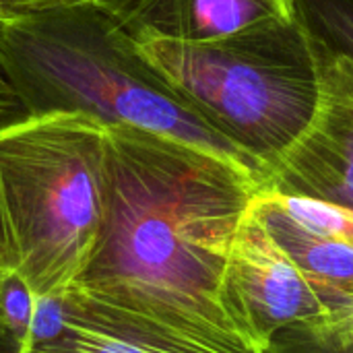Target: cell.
Listing matches in <instances>:
<instances>
[{"instance_id":"6da1fadb","label":"cell","mask_w":353,"mask_h":353,"mask_svg":"<svg viewBox=\"0 0 353 353\" xmlns=\"http://www.w3.org/2000/svg\"><path fill=\"white\" fill-rule=\"evenodd\" d=\"M105 228L68 292L170 329L248 345L225 310L223 275L259 178L130 126H105Z\"/></svg>"},{"instance_id":"7a4b0ae2","label":"cell","mask_w":353,"mask_h":353,"mask_svg":"<svg viewBox=\"0 0 353 353\" xmlns=\"http://www.w3.org/2000/svg\"><path fill=\"white\" fill-rule=\"evenodd\" d=\"M0 66L29 116L83 114L263 168L192 110L93 2L0 23Z\"/></svg>"},{"instance_id":"3957f363","label":"cell","mask_w":353,"mask_h":353,"mask_svg":"<svg viewBox=\"0 0 353 353\" xmlns=\"http://www.w3.org/2000/svg\"><path fill=\"white\" fill-rule=\"evenodd\" d=\"M108 219L105 126L83 114L27 116L0 130V244L35 298L66 294Z\"/></svg>"},{"instance_id":"277c9868","label":"cell","mask_w":353,"mask_h":353,"mask_svg":"<svg viewBox=\"0 0 353 353\" xmlns=\"http://www.w3.org/2000/svg\"><path fill=\"white\" fill-rule=\"evenodd\" d=\"M139 50L192 110L263 168L265 178L319 105V56L296 19L213 43L157 39Z\"/></svg>"},{"instance_id":"5b68a950","label":"cell","mask_w":353,"mask_h":353,"mask_svg":"<svg viewBox=\"0 0 353 353\" xmlns=\"http://www.w3.org/2000/svg\"><path fill=\"white\" fill-rule=\"evenodd\" d=\"M223 304L244 341L263 353L275 335L327 321L352 302L310 283L248 205L230 248Z\"/></svg>"},{"instance_id":"8992f818","label":"cell","mask_w":353,"mask_h":353,"mask_svg":"<svg viewBox=\"0 0 353 353\" xmlns=\"http://www.w3.org/2000/svg\"><path fill=\"white\" fill-rule=\"evenodd\" d=\"M316 56L321 64L316 112L269 170L261 188L353 211V68L339 58L319 52Z\"/></svg>"},{"instance_id":"52a82bcc","label":"cell","mask_w":353,"mask_h":353,"mask_svg":"<svg viewBox=\"0 0 353 353\" xmlns=\"http://www.w3.org/2000/svg\"><path fill=\"white\" fill-rule=\"evenodd\" d=\"M137 46L213 43L254 27L296 19L294 0H93Z\"/></svg>"},{"instance_id":"ba28073f","label":"cell","mask_w":353,"mask_h":353,"mask_svg":"<svg viewBox=\"0 0 353 353\" xmlns=\"http://www.w3.org/2000/svg\"><path fill=\"white\" fill-rule=\"evenodd\" d=\"M64 304L60 331L50 341L27 347V353H259L244 343L137 319L77 292H66Z\"/></svg>"},{"instance_id":"9c48e42d","label":"cell","mask_w":353,"mask_h":353,"mask_svg":"<svg viewBox=\"0 0 353 353\" xmlns=\"http://www.w3.org/2000/svg\"><path fill=\"white\" fill-rule=\"evenodd\" d=\"M250 211L298 267V271L321 292L353 302V244L325 236L308 234L273 211L259 194L250 201Z\"/></svg>"},{"instance_id":"30bf717a","label":"cell","mask_w":353,"mask_h":353,"mask_svg":"<svg viewBox=\"0 0 353 353\" xmlns=\"http://www.w3.org/2000/svg\"><path fill=\"white\" fill-rule=\"evenodd\" d=\"M294 10L319 54L353 68V0H294Z\"/></svg>"},{"instance_id":"8fae6325","label":"cell","mask_w":353,"mask_h":353,"mask_svg":"<svg viewBox=\"0 0 353 353\" xmlns=\"http://www.w3.org/2000/svg\"><path fill=\"white\" fill-rule=\"evenodd\" d=\"M256 194L281 217L292 221L296 228L314 234L325 236L333 240H345L353 244V211H347L343 207L306 199V196H290L279 194L271 190L259 188Z\"/></svg>"},{"instance_id":"7c38bea8","label":"cell","mask_w":353,"mask_h":353,"mask_svg":"<svg viewBox=\"0 0 353 353\" xmlns=\"http://www.w3.org/2000/svg\"><path fill=\"white\" fill-rule=\"evenodd\" d=\"M263 353H353V302L327 321L275 335Z\"/></svg>"},{"instance_id":"4fadbf2b","label":"cell","mask_w":353,"mask_h":353,"mask_svg":"<svg viewBox=\"0 0 353 353\" xmlns=\"http://www.w3.org/2000/svg\"><path fill=\"white\" fill-rule=\"evenodd\" d=\"M35 294L14 275L8 273L0 290V316L6 331L27 347L31 321L35 314Z\"/></svg>"},{"instance_id":"5bb4252c","label":"cell","mask_w":353,"mask_h":353,"mask_svg":"<svg viewBox=\"0 0 353 353\" xmlns=\"http://www.w3.org/2000/svg\"><path fill=\"white\" fill-rule=\"evenodd\" d=\"M93 0H0V23L25 19L31 14L56 10V8H66V6H77Z\"/></svg>"},{"instance_id":"9a60e30c","label":"cell","mask_w":353,"mask_h":353,"mask_svg":"<svg viewBox=\"0 0 353 353\" xmlns=\"http://www.w3.org/2000/svg\"><path fill=\"white\" fill-rule=\"evenodd\" d=\"M27 116L29 114H27L25 105L21 103V99L8 85V81L2 72V66H0V130L14 122L25 120Z\"/></svg>"},{"instance_id":"2e32d148","label":"cell","mask_w":353,"mask_h":353,"mask_svg":"<svg viewBox=\"0 0 353 353\" xmlns=\"http://www.w3.org/2000/svg\"><path fill=\"white\" fill-rule=\"evenodd\" d=\"M8 273H10V271H8V267H6V259H4L2 244H0V290H2V283H4V279H6ZM0 339H14V337L6 331V327H4V323H2V316H0Z\"/></svg>"},{"instance_id":"e0dca14e","label":"cell","mask_w":353,"mask_h":353,"mask_svg":"<svg viewBox=\"0 0 353 353\" xmlns=\"http://www.w3.org/2000/svg\"><path fill=\"white\" fill-rule=\"evenodd\" d=\"M27 347L17 339H0V353H25Z\"/></svg>"},{"instance_id":"ac0fdd59","label":"cell","mask_w":353,"mask_h":353,"mask_svg":"<svg viewBox=\"0 0 353 353\" xmlns=\"http://www.w3.org/2000/svg\"><path fill=\"white\" fill-rule=\"evenodd\" d=\"M25 353H27V352H25Z\"/></svg>"}]
</instances>
